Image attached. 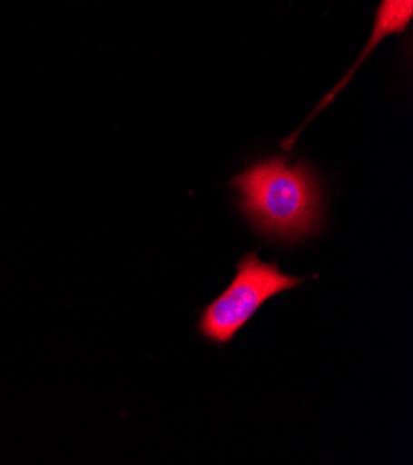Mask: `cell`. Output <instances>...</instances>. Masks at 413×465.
Segmentation results:
<instances>
[{
  "label": "cell",
  "mask_w": 413,
  "mask_h": 465,
  "mask_svg": "<svg viewBox=\"0 0 413 465\" xmlns=\"http://www.w3.org/2000/svg\"><path fill=\"white\" fill-rule=\"evenodd\" d=\"M238 208L256 234L272 245L295 247L325 224V190L315 169L286 156L251 163L232 178Z\"/></svg>",
  "instance_id": "cell-1"
},
{
  "label": "cell",
  "mask_w": 413,
  "mask_h": 465,
  "mask_svg": "<svg viewBox=\"0 0 413 465\" xmlns=\"http://www.w3.org/2000/svg\"><path fill=\"white\" fill-rule=\"evenodd\" d=\"M304 282L284 272L279 262H263L251 251L236 263L232 282L199 312L197 332L215 347H228L269 301Z\"/></svg>",
  "instance_id": "cell-2"
},
{
  "label": "cell",
  "mask_w": 413,
  "mask_h": 465,
  "mask_svg": "<svg viewBox=\"0 0 413 465\" xmlns=\"http://www.w3.org/2000/svg\"><path fill=\"white\" fill-rule=\"evenodd\" d=\"M413 19V0H380V5L377 8V15H375V25H373V30H371V35H369V41L365 43L361 54L356 58L354 65L350 67V71L332 87V91H329L327 95L323 97V101L319 103V106L310 114V117L304 121V124L290 137L286 139V142H282V147L284 149H291L293 143L297 142L299 134L304 130V126L315 117L319 115L320 112H323L338 95L339 93L347 87V84L352 80V76L356 74V71L363 65V62L369 58L375 51L377 46L388 39L389 35H397V34H404L408 25L411 23Z\"/></svg>",
  "instance_id": "cell-3"
}]
</instances>
